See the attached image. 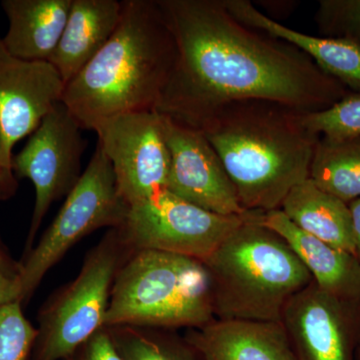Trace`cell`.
Segmentation results:
<instances>
[{
    "mask_svg": "<svg viewBox=\"0 0 360 360\" xmlns=\"http://www.w3.org/2000/svg\"><path fill=\"white\" fill-rule=\"evenodd\" d=\"M65 360H122L116 352L108 328L97 331Z\"/></svg>",
    "mask_w": 360,
    "mask_h": 360,
    "instance_id": "cell-25",
    "label": "cell"
},
{
    "mask_svg": "<svg viewBox=\"0 0 360 360\" xmlns=\"http://www.w3.org/2000/svg\"><path fill=\"white\" fill-rule=\"evenodd\" d=\"M352 213V229H354L355 255L360 262V198L348 203Z\"/></svg>",
    "mask_w": 360,
    "mask_h": 360,
    "instance_id": "cell-28",
    "label": "cell"
},
{
    "mask_svg": "<svg viewBox=\"0 0 360 360\" xmlns=\"http://www.w3.org/2000/svg\"><path fill=\"white\" fill-rule=\"evenodd\" d=\"M122 360H198L186 342L165 329L116 326L108 328Z\"/></svg>",
    "mask_w": 360,
    "mask_h": 360,
    "instance_id": "cell-21",
    "label": "cell"
},
{
    "mask_svg": "<svg viewBox=\"0 0 360 360\" xmlns=\"http://www.w3.org/2000/svg\"><path fill=\"white\" fill-rule=\"evenodd\" d=\"M314 18L324 37L360 45V0H321Z\"/></svg>",
    "mask_w": 360,
    "mask_h": 360,
    "instance_id": "cell-24",
    "label": "cell"
},
{
    "mask_svg": "<svg viewBox=\"0 0 360 360\" xmlns=\"http://www.w3.org/2000/svg\"><path fill=\"white\" fill-rule=\"evenodd\" d=\"M131 253L110 229L85 259L75 281L46 302L30 360H65L104 328L118 270Z\"/></svg>",
    "mask_w": 360,
    "mask_h": 360,
    "instance_id": "cell-6",
    "label": "cell"
},
{
    "mask_svg": "<svg viewBox=\"0 0 360 360\" xmlns=\"http://www.w3.org/2000/svg\"><path fill=\"white\" fill-rule=\"evenodd\" d=\"M176 59L158 0H123L115 32L65 85L63 101L82 129L106 118L155 110Z\"/></svg>",
    "mask_w": 360,
    "mask_h": 360,
    "instance_id": "cell-3",
    "label": "cell"
},
{
    "mask_svg": "<svg viewBox=\"0 0 360 360\" xmlns=\"http://www.w3.org/2000/svg\"><path fill=\"white\" fill-rule=\"evenodd\" d=\"M94 130L112 167L118 193L129 206L167 189L170 153L160 113H123Z\"/></svg>",
    "mask_w": 360,
    "mask_h": 360,
    "instance_id": "cell-10",
    "label": "cell"
},
{
    "mask_svg": "<svg viewBox=\"0 0 360 360\" xmlns=\"http://www.w3.org/2000/svg\"><path fill=\"white\" fill-rule=\"evenodd\" d=\"M229 13L243 22L295 45L315 65L350 92H360V45L348 39L312 37L269 18L250 0H224Z\"/></svg>",
    "mask_w": 360,
    "mask_h": 360,
    "instance_id": "cell-16",
    "label": "cell"
},
{
    "mask_svg": "<svg viewBox=\"0 0 360 360\" xmlns=\"http://www.w3.org/2000/svg\"><path fill=\"white\" fill-rule=\"evenodd\" d=\"M127 210L129 205L118 193L110 160L97 144L56 219L16 269L18 302L32 297L45 274L80 239L103 227L120 226Z\"/></svg>",
    "mask_w": 360,
    "mask_h": 360,
    "instance_id": "cell-7",
    "label": "cell"
},
{
    "mask_svg": "<svg viewBox=\"0 0 360 360\" xmlns=\"http://www.w3.org/2000/svg\"><path fill=\"white\" fill-rule=\"evenodd\" d=\"M252 213L255 221L288 243L321 290L342 300L360 302V262L356 255L298 229L281 210Z\"/></svg>",
    "mask_w": 360,
    "mask_h": 360,
    "instance_id": "cell-15",
    "label": "cell"
},
{
    "mask_svg": "<svg viewBox=\"0 0 360 360\" xmlns=\"http://www.w3.org/2000/svg\"><path fill=\"white\" fill-rule=\"evenodd\" d=\"M304 113L245 99L221 106L198 129L219 155L245 212L281 210L291 189L309 179L321 136L307 129Z\"/></svg>",
    "mask_w": 360,
    "mask_h": 360,
    "instance_id": "cell-2",
    "label": "cell"
},
{
    "mask_svg": "<svg viewBox=\"0 0 360 360\" xmlns=\"http://www.w3.org/2000/svg\"><path fill=\"white\" fill-rule=\"evenodd\" d=\"M281 210L298 229L355 255L354 229L348 203L307 179L293 187Z\"/></svg>",
    "mask_w": 360,
    "mask_h": 360,
    "instance_id": "cell-19",
    "label": "cell"
},
{
    "mask_svg": "<svg viewBox=\"0 0 360 360\" xmlns=\"http://www.w3.org/2000/svg\"><path fill=\"white\" fill-rule=\"evenodd\" d=\"M162 117L170 153L167 191L207 212L245 214L236 187L205 135Z\"/></svg>",
    "mask_w": 360,
    "mask_h": 360,
    "instance_id": "cell-12",
    "label": "cell"
},
{
    "mask_svg": "<svg viewBox=\"0 0 360 360\" xmlns=\"http://www.w3.org/2000/svg\"><path fill=\"white\" fill-rule=\"evenodd\" d=\"M13 302H18L15 274L11 276L0 267V307Z\"/></svg>",
    "mask_w": 360,
    "mask_h": 360,
    "instance_id": "cell-27",
    "label": "cell"
},
{
    "mask_svg": "<svg viewBox=\"0 0 360 360\" xmlns=\"http://www.w3.org/2000/svg\"><path fill=\"white\" fill-rule=\"evenodd\" d=\"M122 13V1L117 0H72L65 30L49 60L65 85L110 40Z\"/></svg>",
    "mask_w": 360,
    "mask_h": 360,
    "instance_id": "cell-17",
    "label": "cell"
},
{
    "mask_svg": "<svg viewBox=\"0 0 360 360\" xmlns=\"http://www.w3.org/2000/svg\"><path fill=\"white\" fill-rule=\"evenodd\" d=\"M20 302L0 307V360H28L37 328L26 319Z\"/></svg>",
    "mask_w": 360,
    "mask_h": 360,
    "instance_id": "cell-23",
    "label": "cell"
},
{
    "mask_svg": "<svg viewBox=\"0 0 360 360\" xmlns=\"http://www.w3.org/2000/svg\"><path fill=\"white\" fill-rule=\"evenodd\" d=\"M72 0H4L8 30L2 42L25 60L47 61L58 46Z\"/></svg>",
    "mask_w": 360,
    "mask_h": 360,
    "instance_id": "cell-18",
    "label": "cell"
},
{
    "mask_svg": "<svg viewBox=\"0 0 360 360\" xmlns=\"http://www.w3.org/2000/svg\"><path fill=\"white\" fill-rule=\"evenodd\" d=\"M65 89L51 63L16 58L0 37V131L7 160L13 162L14 146L61 103Z\"/></svg>",
    "mask_w": 360,
    "mask_h": 360,
    "instance_id": "cell-13",
    "label": "cell"
},
{
    "mask_svg": "<svg viewBox=\"0 0 360 360\" xmlns=\"http://www.w3.org/2000/svg\"><path fill=\"white\" fill-rule=\"evenodd\" d=\"M246 213L217 214L163 189L129 205L116 229L130 253L162 251L203 262L245 221Z\"/></svg>",
    "mask_w": 360,
    "mask_h": 360,
    "instance_id": "cell-8",
    "label": "cell"
},
{
    "mask_svg": "<svg viewBox=\"0 0 360 360\" xmlns=\"http://www.w3.org/2000/svg\"><path fill=\"white\" fill-rule=\"evenodd\" d=\"M176 59L155 111L198 129L225 104L267 99L303 112L349 94L295 45L236 20L224 0H158Z\"/></svg>",
    "mask_w": 360,
    "mask_h": 360,
    "instance_id": "cell-1",
    "label": "cell"
},
{
    "mask_svg": "<svg viewBox=\"0 0 360 360\" xmlns=\"http://www.w3.org/2000/svg\"><path fill=\"white\" fill-rule=\"evenodd\" d=\"M303 122L310 131L324 139L360 135V92H349L328 110L305 112Z\"/></svg>",
    "mask_w": 360,
    "mask_h": 360,
    "instance_id": "cell-22",
    "label": "cell"
},
{
    "mask_svg": "<svg viewBox=\"0 0 360 360\" xmlns=\"http://www.w3.org/2000/svg\"><path fill=\"white\" fill-rule=\"evenodd\" d=\"M215 319L210 276L195 258L131 253L116 274L104 328H200Z\"/></svg>",
    "mask_w": 360,
    "mask_h": 360,
    "instance_id": "cell-5",
    "label": "cell"
},
{
    "mask_svg": "<svg viewBox=\"0 0 360 360\" xmlns=\"http://www.w3.org/2000/svg\"><path fill=\"white\" fill-rule=\"evenodd\" d=\"M18 182L14 176L11 161L4 153V141L0 131V200H6L15 193Z\"/></svg>",
    "mask_w": 360,
    "mask_h": 360,
    "instance_id": "cell-26",
    "label": "cell"
},
{
    "mask_svg": "<svg viewBox=\"0 0 360 360\" xmlns=\"http://www.w3.org/2000/svg\"><path fill=\"white\" fill-rule=\"evenodd\" d=\"M309 179L345 202L359 198L360 135L340 139L319 137Z\"/></svg>",
    "mask_w": 360,
    "mask_h": 360,
    "instance_id": "cell-20",
    "label": "cell"
},
{
    "mask_svg": "<svg viewBox=\"0 0 360 360\" xmlns=\"http://www.w3.org/2000/svg\"><path fill=\"white\" fill-rule=\"evenodd\" d=\"M184 340L202 360H297L281 322L215 319Z\"/></svg>",
    "mask_w": 360,
    "mask_h": 360,
    "instance_id": "cell-14",
    "label": "cell"
},
{
    "mask_svg": "<svg viewBox=\"0 0 360 360\" xmlns=\"http://www.w3.org/2000/svg\"><path fill=\"white\" fill-rule=\"evenodd\" d=\"M356 360H360V341H359V347H357Z\"/></svg>",
    "mask_w": 360,
    "mask_h": 360,
    "instance_id": "cell-29",
    "label": "cell"
},
{
    "mask_svg": "<svg viewBox=\"0 0 360 360\" xmlns=\"http://www.w3.org/2000/svg\"><path fill=\"white\" fill-rule=\"evenodd\" d=\"M281 323L297 360H356L360 302L330 295L312 281L284 307Z\"/></svg>",
    "mask_w": 360,
    "mask_h": 360,
    "instance_id": "cell-11",
    "label": "cell"
},
{
    "mask_svg": "<svg viewBox=\"0 0 360 360\" xmlns=\"http://www.w3.org/2000/svg\"><path fill=\"white\" fill-rule=\"evenodd\" d=\"M82 129L65 104L59 103L42 120L22 150L13 158L14 176L30 179L35 188L25 255L32 250L52 203L68 196L82 176V158L86 146Z\"/></svg>",
    "mask_w": 360,
    "mask_h": 360,
    "instance_id": "cell-9",
    "label": "cell"
},
{
    "mask_svg": "<svg viewBox=\"0 0 360 360\" xmlns=\"http://www.w3.org/2000/svg\"><path fill=\"white\" fill-rule=\"evenodd\" d=\"M202 262L213 314L224 321L281 322L288 302L314 281L288 243L252 212Z\"/></svg>",
    "mask_w": 360,
    "mask_h": 360,
    "instance_id": "cell-4",
    "label": "cell"
}]
</instances>
